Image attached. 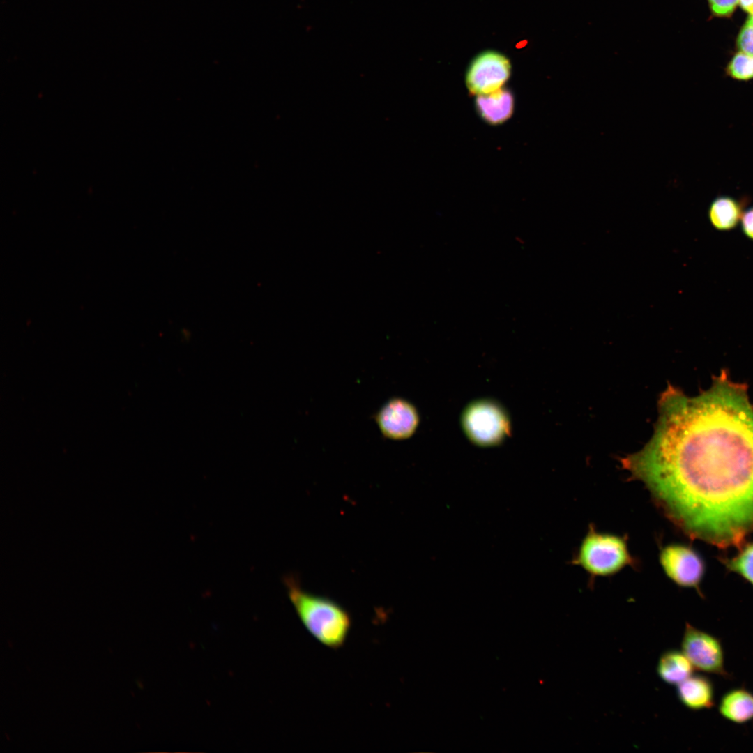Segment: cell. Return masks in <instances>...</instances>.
<instances>
[{"label":"cell","instance_id":"15","mask_svg":"<svg viewBox=\"0 0 753 753\" xmlns=\"http://www.w3.org/2000/svg\"><path fill=\"white\" fill-rule=\"evenodd\" d=\"M731 568L753 584V545L746 547L732 561Z\"/></svg>","mask_w":753,"mask_h":753},{"label":"cell","instance_id":"5","mask_svg":"<svg viewBox=\"0 0 753 753\" xmlns=\"http://www.w3.org/2000/svg\"><path fill=\"white\" fill-rule=\"evenodd\" d=\"M509 59L495 50L480 52L470 63L465 83L471 95L480 96L496 91L508 82L511 74Z\"/></svg>","mask_w":753,"mask_h":753},{"label":"cell","instance_id":"6","mask_svg":"<svg viewBox=\"0 0 753 753\" xmlns=\"http://www.w3.org/2000/svg\"><path fill=\"white\" fill-rule=\"evenodd\" d=\"M681 647L694 669L724 678L730 676L724 667L722 645L716 637L687 623Z\"/></svg>","mask_w":753,"mask_h":753},{"label":"cell","instance_id":"12","mask_svg":"<svg viewBox=\"0 0 753 753\" xmlns=\"http://www.w3.org/2000/svg\"><path fill=\"white\" fill-rule=\"evenodd\" d=\"M743 211L739 201L730 196H719L709 206L708 220L716 230L729 231L740 222Z\"/></svg>","mask_w":753,"mask_h":753},{"label":"cell","instance_id":"3","mask_svg":"<svg viewBox=\"0 0 753 753\" xmlns=\"http://www.w3.org/2000/svg\"><path fill=\"white\" fill-rule=\"evenodd\" d=\"M570 563L583 568L592 579L612 576L628 566L638 565L629 550L627 536L600 532L593 524Z\"/></svg>","mask_w":753,"mask_h":753},{"label":"cell","instance_id":"7","mask_svg":"<svg viewBox=\"0 0 753 753\" xmlns=\"http://www.w3.org/2000/svg\"><path fill=\"white\" fill-rule=\"evenodd\" d=\"M659 561L665 575L677 585L692 588L700 582L704 570L703 563L692 548L670 544L663 547Z\"/></svg>","mask_w":753,"mask_h":753},{"label":"cell","instance_id":"1","mask_svg":"<svg viewBox=\"0 0 753 753\" xmlns=\"http://www.w3.org/2000/svg\"><path fill=\"white\" fill-rule=\"evenodd\" d=\"M654 433L621 459L663 513L690 535L718 545L753 527V406L725 372L701 395L669 386Z\"/></svg>","mask_w":753,"mask_h":753},{"label":"cell","instance_id":"9","mask_svg":"<svg viewBox=\"0 0 753 753\" xmlns=\"http://www.w3.org/2000/svg\"><path fill=\"white\" fill-rule=\"evenodd\" d=\"M512 91L502 87L487 94L477 96L475 107L480 117L486 123L496 126L509 119L514 111Z\"/></svg>","mask_w":753,"mask_h":753},{"label":"cell","instance_id":"10","mask_svg":"<svg viewBox=\"0 0 753 753\" xmlns=\"http://www.w3.org/2000/svg\"><path fill=\"white\" fill-rule=\"evenodd\" d=\"M677 686L680 703L692 710L710 709L715 704L714 686L708 677L692 674Z\"/></svg>","mask_w":753,"mask_h":753},{"label":"cell","instance_id":"2","mask_svg":"<svg viewBox=\"0 0 753 753\" xmlns=\"http://www.w3.org/2000/svg\"><path fill=\"white\" fill-rule=\"evenodd\" d=\"M285 584L296 614L310 634L328 648L342 646L351 626L347 611L328 598L303 590L291 577L285 579Z\"/></svg>","mask_w":753,"mask_h":753},{"label":"cell","instance_id":"4","mask_svg":"<svg viewBox=\"0 0 753 753\" xmlns=\"http://www.w3.org/2000/svg\"><path fill=\"white\" fill-rule=\"evenodd\" d=\"M461 420L469 439L480 446L499 445L510 434L507 412L499 404L490 400L470 403L464 409Z\"/></svg>","mask_w":753,"mask_h":753},{"label":"cell","instance_id":"19","mask_svg":"<svg viewBox=\"0 0 753 753\" xmlns=\"http://www.w3.org/2000/svg\"><path fill=\"white\" fill-rule=\"evenodd\" d=\"M738 3L744 10L753 15V0H739Z\"/></svg>","mask_w":753,"mask_h":753},{"label":"cell","instance_id":"17","mask_svg":"<svg viewBox=\"0 0 753 753\" xmlns=\"http://www.w3.org/2000/svg\"><path fill=\"white\" fill-rule=\"evenodd\" d=\"M739 0H709L713 13L717 16H729L734 10Z\"/></svg>","mask_w":753,"mask_h":753},{"label":"cell","instance_id":"11","mask_svg":"<svg viewBox=\"0 0 753 753\" xmlns=\"http://www.w3.org/2000/svg\"><path fill=\"white\" fill-rule=\"evenodd\" d=\"M718 710L726 720L744 724L753 720V692L743 688L732 689L721 697Z\"/></svg>","mask_w":753,"mask_h":753},{"label":"cell","instance_id":"18","mask_svg":"<svg viewBox=\"0 0 753 753\" xmlns=\"http://www.w3.org/2000/svg\"><path fill=\"white\" fill-rule=\"evenodd\" d=\"M743 234L753 241V206L744 211L740 220Z\"/></svg>","mask_w":753,"mask_h":753},{"label":"cell","instance_id":"16","mask_svg":"<svg viewBox=\"0 0 753 753\" xmlns=\"http://www.w3.org/2000/svg\"><path fill=\"white\" fill-rule=\"evenodd\" d=\"M738 48L753 56V15H750L743 26L737 40Z\"/></svg>","mask_w":753,"mask_h":753},{"label":"cell","instance_id":"13","mask_svg":"<svg viewBox=\"0 0 753 753\" xmlns=\"http://www.w3.org/2000/svg\"><path fill=\"white\" fill-rule=\"evenodd\" d=\"M694 669L683 651L671 649L660 657L657 671L664 682L677 685L691 676Z\"/></svg>","mask_w":753,"mask_h":753},{"label":"cell","instance_id":"8","mask_svg":"<svg viewBox=\"0 0 753 753\" xmlns=\"http://www.w3.org/2000/svg\"><path fill=\"white\" fill-rule=\"evenodd\" d=\"M381 433L387 439L400 441L409 439L416 431L420 417L410 402L400 397L387 401L375 415Z\"/></svg>","mask_w":753,"mask_h":753},{"label":"cell","instance_id":"14","mask_svg":"<svg viewBox=\"0 0 753 753\" xmlns=\"http://www.w3.org/2000/svg\"><path fill=\"white\" fill-rule=\"evenodd\" d=\"M727 73L737 80L753 79V56L743 52L736 54L727 67Z\"/></svg>","mask_w":753,"mask_h":753}]
</instances>
